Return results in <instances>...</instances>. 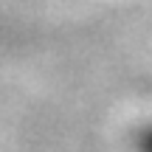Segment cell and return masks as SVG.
<instances>
[{
	"mask_svg": "<svg viewBox=\"0 0 152 152\" xmlns=\"http://www.w3.org/2000/svg\"><path fill=\"white\" fill-rule=\"evenodd\" d=\"M141 152H152V130L141 135Z\"/></svg>",
	"mask_w": 152,
	"mask_h": 152,
	"instance_id": "obj_1",
	"label": "cell"
}]
</instances>
